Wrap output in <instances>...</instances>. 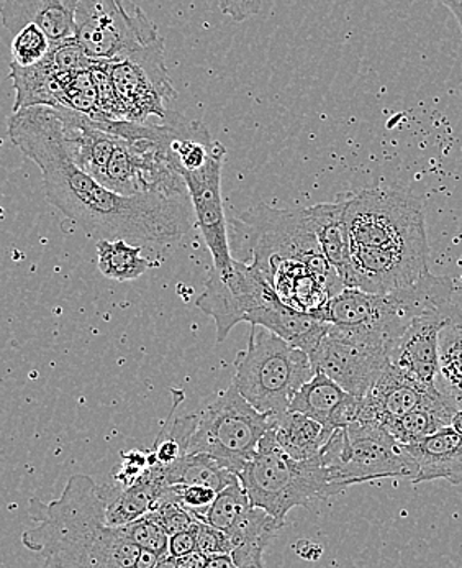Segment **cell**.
<instances>
[{"label":"cell","mask_w":462,"mask_h":568,"mask_svg":"<svg viewBox=\"0 0 462 568\" xmlns=\"http://www.w3.org/2000/svg\"><path fill=\"white\" fill-rule=\"evenodd\" d=\"M7 132L40 168L47 200L91 237L171 245L191 231L189 194L122 196L84 173L68 153L58 108L20 109L7 121Z\"/></svg>","instance_id":"1"},{"label":"cell","mask_w":462,"mask_h":568,"mask_svg":"<svg viewBox=\"0 0 462 568\" xmlns=\"http://www.w3.org/2000/svg\"><path fill=\"white\" fill-rule=\"evenodd\" d=\"M35 528L22 534V544L43 557L47 568H133L142 549L125 528L105 521L104 487L88 475L70 478L60 498L32 499Z\"/></svg>","instance_id":"2"},{"label":"cell","mask_w":462,"mask_h":568,"mask_svg":"<svg viewBox=\"0 0 462 568\" xmlns=\"http://www.w3.org/2000/svg\"><path fill=\"white\" fill-rule=\"evenodd\" d=\"M450 278L428 275L407 290L389 294L345 287L320 313V320L349 341L389 355L409 324L420 314L454 301Z\"/></svg>","instance_id":"3"},{"label":"cell","mask_w":462,"mask_h":568,"mask_svg":"<svg viewBox=\"0 0 462 568\" xmlns=\"http://www.w3.org/2000/svg\"><path fill=\"white\" fill-rule=\"evenodd\" d=\"M238 480L251 506L268 513L283 528L294 508H307L343 493L318 455L308 460L289 457L277 446L273 429L263 437L255 457L242 468Z\"/></svg>","instance_id":"4"},{"label":"cell","mask_w":462,"mask_h":568,"mask_svg":"<svg viewBox=\"0 0 462 568\" xmlns=\"http://www.w3.org/2000/svg\"><path fill=\"white\" fill-rule=\"evenodd\" d=\"M232 385L259 413L274 420L289 410L296 393L315 375L310 357L276 334L251 325L248 347L235 361Z\"/></svg>","instance_id":"5"},{"label":"cell","mask_w":462,"mask_h":568,"mask_svg":"<svg viewBox=\"0 0 462 568\" xmlns=\"http://www.w3.org/2000/svg\"><path fill=\"white\" fill-rule=\"evenodd\" d=\"M232 224L235 241L239 239L251 253V265L270 258L302 262L338 290H345L321 253L308 207L276 209L259 203L233 219Z\"/></svg>","instance_id":"6"},{"label":"cell","mask_w":462,"mask_h":568,"mask_svg":"<svg viewBox=\"0 0 462 568\" xmlns=\"http://www.w3.org/2000/svg\"><path fill=\"white\" fill-rule=\"evenodd\" d=\"M318 458L343 491L368 481L415 477V467L402 444L384 426L369 420H355L335 430Z\"/></svg>","instance_id":"7"},{"label":"cell","mask_w":462,"mask_h":568,"mask_svg":"<svg viewBox=\"0 0 462 568\" xmlns=\"http://www.w3.org/2000/svg\"><path fill=\"white\" fill-rule=\"evenodd\" d=\"M349 245L371 248L430 250L422 203L399 190L345 194Z\"/></svg>","instance_id":"8"},{"label":"cell","mask_w":462,"mask_h":568,"mask_svg":"<svg viewBox=\"0 0 462 568\" xmlns=\"http://www.w3.org/2000/svg\"><path fill=\"white\" fill-rule=\"evenodd\" d=\"M187 454H208L238 477L255 457L274 419L249 405L235 386L218 393L201 414Z\"/></svg>","instance_id":"9"},{"label":"cell","mask_w":462,"mask_h":568,"mask_svg":"<svg viewBox=\"0 0 462 568\" xmlns=\"http://www.w3.org/2000/svg\"><path fill=\"white\" fill-rule=\"evenodd\" d=\"M74 22V40L92 60H116L160 39L133 0H78Z\"/></svg>","instance_id":"10"},{"label":"cell","mask_w":462,"mask_h":568,"mask_svg":"<svg viewBox=\"0 0 462 568\" xmlns=\"http://www.w3.org/2000/svg\"><path fill=\"white\" fill-rule=\"evenodd\" d=\"M107 68L122 121L148 122L154 115L161 121L166 119L171 112L167 105L177 98V92L164 61L163 37L107 61Z\"/></svg>","instance_id":"11"},{"label":"cell","mask_w":462,"mask_h":568,"mask_svg":"<svg viewBox=\"0 0 462 568\" xmlns=\"http://www.w3.org/2000/svg\"><path fill=\"white\" fill-rule=\"evenodd\" d=\"M276 297L273 287L255 266L235 258L230 268H212L195 306L214 320L217 342H224L235 325L251 324L259 311Z\"/></svg>","instance_id":"12"},{"label":"cell","mask_w":462,"mask_h":568,"mask_svg":"<svg viewBox=\"0 0 462 568\" xmlns=\"http://www.w3.org/2000/svg\"><path fill=\"white\" fill-rule=\"evenodd\" d=\"M430 250L371 248L349 245L345 287L371 294L407 290L430 275Z\"/></svg>","instance_id":"13"},{"label":"cell","mask_w":462,"mask_h":568,"mask_svg":"<svg viewBox=\"0 0 462 568\" xmlns=\"http://www.w3.org/2000/svg\"><path fill=\"white\" fill-rule=\"evenodd\" d=\"M225 156H227V149L217 142L204 166L181 173L202 237L214 258V268L217 270L230 268L235 260L230 252L227 217H225L224 200H222V171H224Z\"/></svg>","instance_id":"14"},{"label":"cell","mask_w":462,"mask_h":568,"mask_svg":"<svg viewBox=\"0 0 462 568\" xmlns=\"http://www.w3.org/2000/svg\"><path fill=\"white\" fill-rule=\"evenodd\" d=\"M310 361L315 372L325 373L349 395L361 399L389 365V355L349 341L328 324L327 334L311 352Z\"/></svg>","instance_id":"15"},{"label":"cell","mask_w":462,"mask_h":568,"mask_svg":"<svg viewBox=\"0 0 462 568\" xmlns=\"http://www.w3.org/2000/svg\"><path fill=\"white\" fill-rule=\"evenodd\" d=\"M460 313V304L451 301L417 316L390 352V365L424 388L437 389L440 332Z\"/></svg>","instance_id":"16"},{"label":"cell","mask_w":462,"mask_h":568,"mask_svg":"<svg viewBox=\"0 0 462 568\" xmlns=\"http://www.w3.org/2000/svg\"><path fill=\"white\" fill-rule=\"evenodd\" d=\"M438 402L443 399L437 389L424 388L389 362L371 389L359 399L358 420H369L386 427L419 407Z\"/></svg>","instance_id":"17"},{"label":"cell","mask_w":462,"mask_h":568,"mask_svg":"<svg viewBox=\"0 0 462 568\" xmlns=\"http://www.w3.org/2000/svg\"><path fill=\"white\" fill-rule=\"evenodd\" d=\"M289 410L317 420L328 434L358 420L359 398L349 395L325 373L315 375L296 393Z\"/></svg>","instance_id":"18"},{"label":"cell","mask_w":462,"mask_h":568,"mask_svg":"<svg viewBox=\"0 0 462 568\" xmlns=\"http://www.w3.org/2000/svg\"><path fill=\"white\" fill-rule=\"evenodd\" d=\"M78 0H0V20L12 36L27 26L43 30L51 44L74 39Z\"/></svg>","instance_id":"19"},{"label":"cell","mask_w":462,"mask_h":568,"mask_svg":"<svg viewBox=\"0 0 462 568\" xmlns=\"http://www.w3.org/2000/svg\"><path fill=\"white\" fill-rule=\"evenodd\" d=\"M403 448L415 467L413 484L434 480L462 484V436L453 427H443L420 443Z\"/></svg>","instance_id":"20"},{"label":"cell","mask_w":462,"mask_h":568,"mask_svg":"<svg viewBox=\"0 0 462 568\" xmlns=\"http://www.w3.org/2000/svg\"><path fill=\"white\" fill-rule=\"evenodd\" d=\"M105 495V521L112 528H123L148 515L167 485L160 465L148 467L145 474L129 487L102 485Z\"/></svg>","instance_id":"21"},{"label":"cell","mask_w":462,"mask_h":568,"mask_svg":"<svg viewBox=\"0 0 462 568\" xmlns=\"http://www.w3.org/2000/svg\"><path fill=\"white\" fill-rule=\"evenodd\" d=\"M283 526L263 509L251 508L227 530L232 559L238 567H265L266 547Z\"/></svg>","instance_id":"22"},{"label":"cell","mask_w":462,"mask_h":568,"mask_svg":"<svg viewBox=\"0 0 462 568\" xmlns=\"http://www.w3.org/2000/svg\"><path fill=\"white\" fill-rule=\"evenodd\" d=\"M311 224L325 260L343 282L349 263V235L345 222V194L335 203L311 205ZM345 284V283H343Z\"/></svg>","instance_id":"23"},{"label":"cell","mask_w":462,"mask_h":568,"mask_svg":"<svg viewBox=\"0 0 462 568\" xmlns=\"http://www.w3.org/2000/svg\"><path fill=\"white\" fill-rule=\"evenodd\" d=\"M60 74L63 73H58L47 57L40 63L29 68L10 63V80L13 81L17 94L13 112L37 108V105L61 108L63 89H61Z\"/></svg>","instance_id":"24"},{"label":"cell","mask_w":462,"mask_h":568,"mask_svg":"<svg viewBox=\"0 0 462 568\" xmlns=\"http://www.w3.org/2000/svg\"><path fill=\"white\" fill-rule=\"evenodd\" d=\"M437 392L453 410H462V311L440 332Z\"/></svg>","instance_id":"25"},{"label":"cell","mask_w":462,"mask_h":568,"mask_svg":"<svg viewBox=\"0 0 462 568\" xmlns=\"http://www.w3.org/2000/svg\"><path fill=\"white\" fill-rule=\"evenodd\" d=\"M273 434L277 446L296 460L317 457L328 439L333 436L317 420L292 410H287L274 420Z\"/></svg>","instance_id":"26"},{"label":"cell","mask_w":462,"mask_h":568,"mask_svg":"<svg viewBox=\"0 0 462 568\" xmlns=\"http://www.w3.org/2000/svg\"><path fill=\"white\" fill-rule=\"evenodd\" d=\"M161 471H163L167 487L171 485H198V487H207L217 493L238 478L227 465L208 454L184 455L174 464L161 467Z\"/></svg>","instance_id":"27"},{"label":"cell","mask_w":462,"mask_h":568,"mask_svg":"<svg viewBox=\"0 0 462 568\" xmlns=\"http://www.w3.org/2000/svg\"><path fill=\"white\" fill-rule=\"evenodd\" d=\"M99 270L105 278L126 283L140 278L148 272L152 262L143 256V248L129 244V241H97Z\"/></svg>","instance_id":"28"},{"label":"cell","mask_w":462,"mask_h":568,"mask_svg":"<svg viewBox=\"0 0 462 568\" xmlns=\"http://www.w3.org/2000/svg\"><path fill=\"white\" fill-rule=\"evenodd\" d=\"M177 406H179V402L176 399L156 443H154L152 450H148L150 467H154V465L166 467V465L174 464V462L187 455L191 437H193L195 427H197L198 416L197 414L176 416Z\"/></svg>","instance_id":"29"},{"label":"cell","mask_w":462,"mask_h":568,"mask_svg":"<svg viewBox=\"0 0 462 568\" xmlns=\"http://www.w3.org/2000/svg\"><path fill=\"white\" fill-rule=\"evenodd\" d=\"M454 413L456 410L451 409L446 403L438 402L434 405L419 407V409L392 420L387 424L386 429L392 434L397 443L410 446V444L420 443L424 437L450 426Z\"/></svg>","instance_id":"30"},{"label":"cell","mask_w":462,"mask_h":568,"mask_svg":"<svg viewBox=\"0 0 462 568\" xmlns=\"http://www.w3.org/2000/svg\"><path fill=\"white\" fill-rule=\"evenodd\" d=\"M249 508H251V501L236 478L228 487L217 493L205 515L204 523L227 532Z\"/></svg>","instance_id":"31"},{"label":"cell","mask_w":462,"mask_h":568,"mask_svg":"<svg viewBox=\"0 0 462 568\" xmlns=\"http://www.w3.org/2000/svg\"><path fill=\"white\" fill-rule=\"evenodd\" d=\"M150 516L161 526L164 530H166L167 536H174V534L184 532V530L193 529L195 523L198 521L197 518L193 515V513L187 511L176 498H174L173 493L170 491V488L166 487L164 489L161 498L157 499L156 505L152 511L148 513Z\"/></svg>","instance_id":"32"},{"label":"cell","mask_w":462,"mask_h":568,"mask_svg":"<svg viewBox=\"0 0 462 568\" xmlns=\"http://www.w3.org/2000/svg\"><path fill=\"white\" fill-rule=\"evenodd\" d=\"M50 48L51 41L48 40L40 27H23L13 36L12 63L20 68L33 67L47 57Z\"/></svg>","instance_id":"33"},{"label":"cell","mask_w":462,"mask_h":568,"mask_svg":"<svg viewBox=\"0 0 462 568\" xmlns=\"http://www.w3.org/2000/svg\"><path fill=\"white\" fill-rule=\"evenodd\" d=\"M123 528H125L130 540L140 549L148 550L160 557L170 556V536L154 521L152 516H143L138 521L123 526Z\"/></svg>","instance_id":"34"},{"label":"cell","mask_w":462,"mask_h":568,"mask_svg":"<svg viewBox=\"0 0 462 568\" xmlns=\"http://www.w3.org/2000/svg\"><path fill=\"white\" fill-rule=\"evenodd\" d=\"M170 491L173 493L174 498L187 509L193 513L198 521H204L208 508L214 503L217 491L207 487H198V485H171Z\"/></svg>","instance_id":"35"},{"label":"cell","mask_w":462,"mask_h":568,"mask_svg":"<svg viewBox=\"0 0 462 568\" xmlns=\"http://www.w3.org/2000/svg\"><path fill=\"white\" fill-rule=\"evenodd\" d=\"M195 552L202 557L230 556V539L224 530L214 528L204 521H197L194 526Z\"/></svg>","instance_id":"36"},{"label":"cell","mask_w":462,"mask_h":568,"mask_svg":"<svg viewBox=\"0 0 462 568\" xmlns=\"http://www.w3.org/2000/svg\"><path fill=\"white\" fill-rule=\"evenodd\" d=\"M148 467V450H130L122 454V467L119 474H115V485L129 487L138 480Z\"/></svg>","instance_id":"37"},{"label":"cell","mask_w":462,"mask_h":568,"mask_svg":"<svg viewBox=\"0 0 462 568\" xmlns=\"http://www.w3.org/2000/svg\"><path fill=\"white\" fill-rule=\"evenodd\" d=\"M263 2L265 0H220V9L235 22H245L261 12Z\"/></svg>","instance_id":"38"},{"label":"cell","mask_w":462,"mask_h":568,"mask_svg":"<svg viewBox=\"0 0 462 568\" xmlns=\"http://www.w3.org/2000/svg\"><path fill=\"white\" fill-rule=\"evenodd\" d=\"M193 552H195L194 528L170 537V557L181 559V557L189 556Z\"/></svg>","instance_id":"39"},{"label":"cell","mask_w":462,"mask_h":568,"mask_svg":"<svg viewBox=\"0 0 462 568\" xmlns=\"http://www.w3.org/2000/svg\"><path fill=\"white\" fill-rule=\"evenodd\" d=\"M300 546L306 547L304 549H296V552L299 554L302 559L310 560V562H315V560L320 559L321 554H324V549L318 544L308 542V540H300Z\"/></svg>","instance_id":"40"},{"label":"cell","mask_w":462,"mask_h":568,"mask_svg":"<svg viewBox=\"0 0 462 568\" xmlns=\"http://www.w3.org/2000/svg\"><path fill=\"white\" fill-rule=\"evenodd\" d=\"M204 568H265V567H238L233 562L232 556H214L205 559Z\"/></svg>","instance_id":"41"},{"label":"cell","mask_w":462,"mask_h":568,"mask_svg":"<svg viewBox=\"0 0 462 568\" xmlns=\"http://www.w3.org/2000/svg\"><path fill=\"white\" fill-rule=\"evenodd\" d=\"M163 559L164 557L156 556V554L148 552V550H142L140 556L136 557L133 568H154Z\"/></svg>","instance_id":"42"},{"label":"cell","mask_w":462,"mask_h":568,"mask_svg":"<svg viewBox=\"0 0 462 568\" xmlns=\"http://www.w3.org/2000/svg\"><path fill=\"white\" fill-rule=\"evenodd\" d=\"M448 9L453 12V16L456 17L458 23H460L462 30V0H441Z\"/></svg>","instance_id":"43"},{"label":"cell","mask_w":462,"mask_h":568,"mask_svg":"<svg viewBox=\"0 0 462 568\" xmlns=\"http://www.w3.org/2000/svg\"><path fill=\"white\" fill-rule=\"evenodd\" d=\"M450 426L462 436V410H456V413L453 414Z\"/></svg>","instance_id":"44"},{"label":"cell","mask_w":462,"mask_h":568,"mask_svg":"<svg viewBox=\"0 0 462 568\" xmlns=\"http://www.w3.org/2000/svg\"><path fill=\"white\" fill-rule=\"evenodd\" d=\"M154 568H176V559H173V557L170 556L164 557V559Z\"/></svg>","instance_id":"45"}]
</instances>
